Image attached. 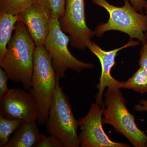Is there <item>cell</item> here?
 Returning <instances> with one entry per match:
<instances>
[{
  "instance_id": "6da1fadb",
  "label": "cell",
  "mask_w": 147,
  "mask_h": 147,
  "mask_svg": "<svg viewBox=\"0 0 147 147\" xmlns=\"http://www.w3.org/2000/svg\"><path fill=\"white\" fill-rule=\"evenodd\" d=\"M14 34L7 45L4 57L0 61V66L9 79L15 83L21 82L24 88H32L34 55L36 46L25 24L18 20Z\"/></svg>"
},
{
  "instance_id": "7a4b0ae2",
  "label": "cell",
  "mask_w": 147,
  "mask_h": 147,
  "mask_svg": "<svg viewBox=\"0 0 147 147\" xmlns=\"http://www.w3.org/2000/svg\"><path fill=\"white\" fill-rule=\"evenodd\" d=\"M119 88H107L102 105V123L112 125L135 147H146L147 136L135 123L134 116L129 112L126 100Z\"/></svg>"
},
{
  "instance_id": "3957f363",
  "label": "cell",
  "mask_w": 147,
  "mask_h": 147,
  "mask_svg": "<svg viewBox=\"0 0 147 147\" xmlns=\"http://www.w3.org/2000/svg\"><path fill=\"white\" fill-rule=\"evenodd\" d=\"M92 1L105 9L109 14L106 23L98 24L96 27L94 31L98 37L109 31H118L128 35L130 39L139 40L143 45L146 42L147 15L137 11L129 0H124V5L121 7L112 5L106 0Z\"/></svg>"
},
{
  "instance_id": "277c9868",
  "label": "cell",
  "mask_w": 147,
  "mask_h": 147,
  "mask_svg": "<svg viewBox=\"0 0 147 147\" xmlns=\"http://www.w3.org/2000/svg\"><path fill=\"white\" fill-rule=\"evenodd\" d=\"M57 79L45 45L37 46L34 53L32 88L30 92L33 95L38 106L37 121L40 125L46 123Z\"/></svg>"
},
{
  "instance_id": "5b68a950",
  "label": "cell",
  "mask_w": 147,
  "mask_h": 147,
  "mask_svg": "<svg viewBox=\"0 0 147 147\" xmlns=\"http://www.w3.org/2000/svg\"><path fill=\"white\" fill-rule=\"evenodd\" d=\"M57 79L46 121V131L57 137L66 147H80L77 129L78 121L74 117L68 98Z\"/></svg>"
},
{
  "instance_id": "8992f818",
  "label": "cell",
  "mask_w": 147,
  "mask_h": 147,
  "mask_svg": "<svg viewBox=\"0 0 147 147\" xmlns=\"http://www.w3.org/2000/svg\"><path fill=\"white\" fill-rule=\"evenodd\" d=\"M69 38L60 26L59 20L52 18L49 34L44 45L50 56L57 78L60 80L65 76V72L71 69L80 73L85 69H91L94 65L84 62L74 57L68 49Z\"/></svg>"
},
{
  "instance_id": "52a82bcc",
  "label": "cell",
  "mask_w": 147,
  "mask_h": 147,
  "mask_svg": "<svg viewBox=\"0 0 147 147\" xmlns=\"http://www.w3.org/2000/svg\"><path fill=\"white\" fill-rule=\"evenodd\" d=\"M62 30L68 34L69 45L82 50L87 47L95 35V31L87 26L84 0H66L65 9L59 20Z\"/></svg>"
},
{
  "instance_id": "ba28073f",
  "label": "cell",
  "mask_w": 147,
  "mask_h": 147,
  "mask_svg": "<svg viewBox=\"0 0 147 147\" xmlns=\"http://www.w3.org/2000/svg\"><path fill=\"white\" fill-rule=\"evenodd\" d=\"M102 107L97 103L91 105L84 117L78 120V134L81 147H129L125 143L113 142L105 133L102 126Z\"/></svg>"
},
{
  "instance_id": "9c48e42d",
  "label": "cell",
  "mask_w": 147,
  "mask_h": 147,
  "mask_svg": "<svg viewBox=\"0 0 147 147\" xmlns=\"http://www.w3.org/2000/svg\"><path fill=\"white\" fill-rule=\"evenodd\" d=\"M38 108L30 92L18 88L9 89L0 98V115L13 119L37 120Z\"/></svg>"
},
{
  "instance_id": "30bf717a",
  "label": "cell",
  "mask_w": 147,
  "mask_h": 147,
  "mask_svg": "<svg viewBox=\"0 0 147 147\" xmlns=\"http://www.w3.org/2000/svg\"><path fill=\"white\" fill-rule=\"evenodd\" d=\"M139 41L130 40L126 44L117 49L105 51L102 50L94 42L91 41L87 46L90 51L98 58L100 61L101 67V75L99 84L96 86L98 92L95 95L96 103L102 106L103 105V92L106 88L117 87L122 88L123 82H119L114 79L111 74V70L115 64V58L118 53L121 50L129 47H134L139 45Z\"/></svg>"
},
{
  "instance_id": "8fae6325",
  "label": "cell",
  "mask_w": 147,
  "mask_h": 147,
  "mask_svg": "<svg viewBox=\"0 0 147 147\" xmlns=\"http://www.w3.org/2000/svg\"><path fill=\"white\" fill-rule=\"evenodd\" d=\"M18 16V20L27 27L36 46L44 45L50 32L53 18L50 11L33 3Z\"/></svg>"
},
{
  "instance_id": "7c38bea8",
  "label": "cell",
  "mask_w": 147,
  "mask_h": 147,
  "mask_svg": "<svg viewBox=\"0 0 147 147\" xmlns=\"http://www.w3.org/2000/svg\"><path fill=\"white\" fill-rule=\"evenodd\" d=\"M36 121H22L5 147H36L43 135L40 132Z\"/></svg>"
},
{
  "instance_id": "4fadbf2b",
  "label": "cell",
  "mask_w": 147,
  "mask_h": 147,
  "mask_svg": "<svg viewBox=\"0 0 147 147\" xmlns=\"http://www.w3.org/2000/svg\"><path fill=\"white\" fill-rule=\"evenodd\" d=\"M18 21V15L0 13V61L6 53L14 25Z\"/></svg>"
},
{
  "instance_id": "5bb4252c",
  "label": "cell",
  "mask_w": 147,
  "mask_h": 147,
  "mask_svg": "<svg viewBox=\"0 0 147 147\" xmlns=\"http://www.w3.org/2000/svg\"><path fill=\"white\" fill-rule=\"evenodd\" d=\"M122 88L132 90L141 94L147 93L146 72L140 67L133 76L123 82Z\"/></svg>"
},
{
  "instance_id": "9a60e30c",
  "label": "cell",
  "mask_w": 147,
  "mask_h": 147,
  "mask_svg": "<svg viewBox=\"0 0 147 147\" xmlns=\"http://www.w3.org/2000/svg\"><path fill=\"white\" fill-rule=\"evenodd\" d=\"M22 121L0 115V147H5L7 144L11 135L16 131Z\"/></svg>"
},
{
  "instance_id": "2e32d148",
  "label": "cell",
  "mask_w": 147,
  "mask_h": 147,
  "mask_svg": "<svg viewBox=\"0 0 147 147\" xmlns=\"http://www.w3.org/2000/svg\"><path fill=\"white\" fill-rule=\"evenodd\" d=\"M33 0H0V13L18 15L29 8Z\"/></svg>"
},
{
  "instance_id": "e0dca14e",
  "label": "cell",
  "mask_w": 147,
  "mask_h": 147,
  "mask_svg": "<svg viewBox=\"0 0 147 147\" xmlns=\"http://www.w3.org/2000/svg\"><path fill=\"white\" fill-rule=\"evenodd\" d=\"M66 0H33V3L50 11L52 18L60 19L65 9Z\"/></svg>"
},
{
  "instance_id": "ac0fdd59",
  "label": "cell",
  "mask_w": 147,
  "mask_h": 147,
  "mask_svg": "<svg viewBox=\"0 0 147 147\" xmlns=\"http://www.w3.org/2000/svg\"><path fill=\"white\" fill-rule=\"evenodd\" d=\"M36 147H66L64 144L57 137L52 135L47 137L43 134Z\"/></svg>"
},
{
  "instance_id": "d6986e66",
  "label": "cell",
  "mask_w": 147,
  "mask_h": 147,
  "mask_svg": "<svg viewBox=\"0 0 147 147\" xmlns=\"http://www.w3.org/2000/svg\"><path fill=\"white\" fill-rule=\"evenodd\" d=\"M9 78L7 74L1 67L0 68V98L3 97L9 89L7 86Z\"/></svg>"
},
{
  "instance_id": "ffe728a7",
  "label": "cell",
  "mask_w": 147,
  "mask_h": 147,
  "mask_svg": "<svg viewBox=\"0 0 147 147\" xmlns=\"http://www.w3.org/2000/svg\"><path fill=\"white\" fill-rule=\"evenodd\" d=\"M139 63L140 67L144 69L147 74V42L143 45L140 51Z\"/></svg>"
},
{
  "instance_id": "44dd1931",
  "label": "cell",
  "mask_w": 147,
  "mask_h": 147,
  "mask_svg": "<svg viewBox=\"0 0 147 147\" xmlns=\"http://www.w3.org/2000/svg\"><path fill=\"white\" fill-rule=\"evenodd\" d=\"M131 5L140 13H143L144 9L147 7V0H129Z\"/></svg>"
},
{
  "instance_id": "7402d4cb",
  "label": "cell",
  "mask_w": 147,
  "mask_h": 147,
  "mask_svg": "<svg viewBox=\"0 0 147 147\" xmlns=\"http://www.w3.org/2000/svg\"><path fill=\"white\" fill-rule=\"evenodd\" d=\"M134 109L139 112H147V100L143 99L139 100V103L134 106Z\"/></svg>"
},
{
  "instance_id": "603a6c76",
  "label": "cell",
  "mask_w": 147,
  "mask_h": 147,
  "mask_svg": "<svg viewBox=\"0 0 147 147\" xmlns=\"http://www.w3.org/2000/svg\"><path fill=\"white\" fill-rule=\"evenodd\" d=\"M145 12H146V14L147 15V7L145 9ZM145 35H146V42H147V31L145 32Z\"/></svg>"
},
{
  "instance_id": "cb8c5ba5",
  "label": "cell",
  "mask_w": 147,
  "mask_h": 147,
  "mask_svg": "<svg viewBox=\"0 0 147 147\" xmlns=\"http://www.w3.org/2000/svg\"><path fill=\"white\" fill-rule=\"evenodd\" d=\"M146 147H147V142L146 143Z\"/></svg>"
},
{
  "instance_id": "d4e9b609",
  "label": "cell",
  "mask_w": 147,
  "mask_h": 147,
  "mask_svg": "<svg viewBox=\"0 0 147 147\" xmlns=\"http://www.w3.org/2000/svg\"></svg>"
}]
</instances>
